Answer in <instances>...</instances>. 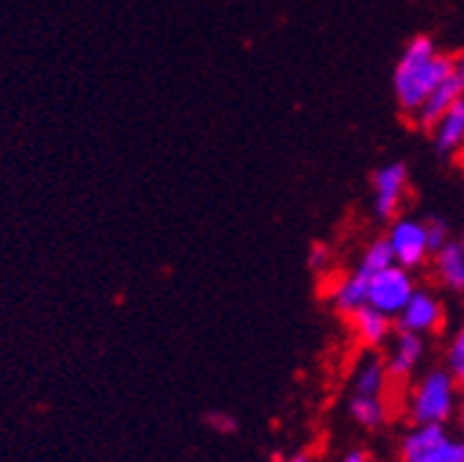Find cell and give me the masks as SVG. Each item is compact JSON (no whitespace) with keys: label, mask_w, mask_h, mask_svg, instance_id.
<instances>
[{"label":"cell","mask_w":464,"mask_h":462,"mask_svg":"<svg viewBox=\"0 0 464 462\" xmlns=\"http://www.w3.org/2000/svg\"><path fill=\"white\" fill-rule=\"evenodd\" d=\"M390 371L382 355L368 352L352 369V393L354 396H384L390 385Z\"/></svg>","instance_id":"obj_12"},{"label":"cell","mask_w":464,"mask_h":462,"mask_svg":"<svg viewBox=\"0 0 464 462\" xmlns=\"http://www.w3.org/2000/svg\"><path fill=\"white\" fill-rule=\"evenodd\" d=\"M456 427H459V435L464 437V393H461V404H459V413H456Z\"/></svg>","instance_id":"obj_22"},{"label":"cell","mask_w":464,"mask_h":462,"mask_svg":"<svg viewBox=\"0 0 464 462\" xmlns=\"http://www.w3.org/2000/svg\"><path fill=\"white\" fill-rule=\"evenodd\" d=\"M376 269L365 260H357V269L348 271L343 280H337V285L332 288V305L337 313L352 316L354 310L368 305V291H371V280H373Z\"/></svg>","instance_id":"obj_9"},{"label":"cell","mask_w":464,"mask_h":462,"mask_svg":"<svg viewBox=\"0 0 464 462\" xmlns=\"http://www.w3.org/2000/svg\"><path fill=\"white\" fill-rule=\"evenodd\" d=\"M464 97V89H461V81L456 78V73L450 75V78H445L429 97H426V103L418 108V113L412 117V123L420 128V131H434V125L442 120V113L448 111V108H453L459 100Z\"/></svg>","instance_id":"obj_11"},{"label":"cell","mask_w":464,"mask_h":462,"mask_svg":"<svg viewBox=\"0 0 464 462\" xmlns=\"http://www.w3.org/2000/svg\"><path fill=\"white\" fill-rule=\"evenodd\" d=\"M456 70V59L440 53L434 36L418 34L403 44L395 70H392V92L395 103L403 113L415 117L426 97Z\"/></svg>","instance_id":"obj_1"},{"label":"cell","mask_w":464,"mask_h":462,"mask_svg":"<svg viewBox=\"0 0 464 462\" xmlns=\"http://www.w3.org/2000/svg\"><path fill=\"white\" fill-rule=\"evenodd\" d=\"M348 416L352 421L365 429V432H376L390 421V404L384 396H354L348 398Z\"/></svg>","instance_id":"obj_14"},{"label":"cell","mask_w":464,"mask_h":462,"mask_svg":"<svg viewBox=\"0 0 464 462\" xmlns=\"http://www.w3.org/2000/svg\"><path fill=\"white\" fill-rule=\"evenodd\" d=\"M442 319H445V308H442L440 297L431 294L429 288H418L412 300L406 302V308L398 313L395 327L418 332V335H434L442 327Z\"/></svg>","instance_id":"obj_8"},{"label":"cell","mask_w":464,"mask_h":462,"mask_svg":"<svg viewBox=\"0 0 464 462\" xmlns=\"http://www.w3.org/2000/svg\"><path fill=\"white\" fill-rule=\"evenodd\" d=\"M415 291H418V282H415L412 271L392 263V266L373 274L371 291H368V305L398 319V313L406 308V302L412 300Z\"/></svg>","instance_id":"obj_4"},{"label":"cell","mask_w":464,"mask_h":462,"mask_svg":"<svg viewBox=\"0 0 464 462\" xmlns=\"http://www.w3.org/2000/svg\"><path fill=\"white\" fill-rule=\"evenodd\" d=\"M348 321H352L354 338L365 346L368 352L382 349V346H387L390 338H392V321L395 319L382 313V310H376V308H371V305L354 310L352 316H348Z\"/></svg>","instance_id":"obj_10"},{"label":"cell","mask_w":464,"mask_h":462,"mask_svg":"<svg viewBox=\"0 0 464 462\" xmlns=\"http://www.w3.org/2000/svg\"><path fill=\"white\" fill-rule=\"evenodd\" d=\"M431 144L440 158H453L464 147V97L442 113L431 131Z\"/></svg>","instance_id":"obj_13"},{"label":"cell","mask_w":464,"mask_h":462,"mask_svg":"<svg viewBox=\"0 0 464 462\" xmlns=\"http://www.w3.org/2000/svg\"><path fill=\"white\" fill-rule=\"evenodd\" d=\"M459 244H461V250H464V227H461V236H459Z\"/></svg>","instance_id":"obj_24"},{"label":"cell","mask_w":464,"mask_h":462,"mask_svg":"<svg viewBox=\"0 0 464 462\" xmlns=\"http://www.w3.org/2000/svg\"><path fill=\"white\" fill-rule=\"evenodd\" d=\"M329 266H332V250H329L324 241H315V244L307 250V269L315 271V274H321V271H326Z\"/></svg>","instance_id":"obj_19"},{"label":"cell","mask_w":464,"mask_h":462,"mask_svg":"<svg viewBox=\"0 0 464 462\" xmlns=\"http://www.w3.org/2000/svg\"><path fill=\"white\" fill-rule=\"evenodd\" d=\"M461 390L464 388L445 366L423 371L406 393V418H410V424L448 427L450 421H456Z\"/></svg>","instance_id":"obj_2"},{"label":"cell","mask_w":464,"mask_h":462,"mask_svg":"<svg viewBox=\"0 0 464 462\" xmlns=\"http://www.w3.org/2000/svg\"><path fill=\"white\" fill-rule=\"evenodd\" d=\"M387 244L392 250V258L403 269H420L431 252H429V239H426V224L423 219H410V216H395L387 230Z\"/></svg>","instance_id":"obj_6"},{"label":"cell","mask_w":464,"mask_h":462,"mask_svg":"<svg viewBox=\"0 0 464 462\" xmlns=\"http://www.w3.org/2000/svg\"><path fill=\"white\" fill-rule=\"evenodd\" d=\"M410 186V166L403 161H387L373 169L371 192H373V216L379 221H392L403 205V194Z\"/></svg>","instance_id":"obj_5"},{"label":"cell","mask_w":464,"mask_h":462,"mask_svg":"<svg viewBox=\"0 0 464 462\" xmlns=\"http://www.w3.org/2000/svg\"><path fill=\"white\" fill-rule=\"evenodd\" d=\"M205 424H208L210 432H216L221 437H229V435H236L241 429V421L232 416V413H227V410H210V413H205Z\"/></svg>","instance_id":"obj_18"},{"label":"cell","mask_w":464,"mask_h":462,"mask_svg":"<svg viewBox=\"0 0 464 462\" xmlns=\"http://www.w3.org/2000/svg\"><path fill=\"white\" fill-rule=\"evenodd\" d=\"M423 224H426L429 252H431V258H434L448 241H453V239H450V224H448L442 216H429V219H423Z\"/></svg>","instance_id":"obj_17"},{"label":"cell","mask_w":464,"mask_h":462,"mask_svg":"<svg viewBox=\"0 0 464 462\" xmlns=\"http://www.w3.org/2000/svg\"><path fill=\"white\" fill-rule=\"evenodd\" d=\"M285 462H313V457L307 451H296V454H290Z\"/></svg>","instance_id":"obj_23"},{"label":"cell","mask_w":464,"mask_h":462,"mask_svg":"<svg viewBox=\"0 0 464 462\" xmlns=\"http://www.w3.org/2000/svg\"><path fill=\"white\" fill-rule=\"evenodd\" d=\"M423 358H426V335L395 327V332H392V338L387 343V355H384L390 379L392 382L412 379L415 371L420 369Z\"/></svg>","instance_id":"obj_7"},{"label":"cell","mask_w":464,"mask_h":462,"mask_svg":"<svg viewBox=\"0 0 464 462\" xmlns=\"http://www.w3.org/2000/svg\"><path fill=\"white\" fill-rule=\"evenodd\" d=\"M434 271L448 291L464 294V250L459 241H448L434 255Z\"/></svg>","instance_id":"obj_15"},{"label":"cell","mask_w":464,"mask_h":462,"mask_svg":"<svg viewBox=\"0 0 464 462\" xmlns=\"http://www.w3.org/2000/svg\"><path fill=\"white\" fill-rule=\"evenodd\" d=\"M340 462H371V457L365 448H352V451H345V457Z\"/></svg>","instance_id":"obj_20"},{"label":"cell","mask_w":464,"mask_h":462,"mask_svg":"<svg viewBox=\"0 0 464 462\" xmlns=\"http://www.w3.org/2000/svg\"><path fill=\"white\" fill-rule=\"evenodd\" d=\"M453 377L456 382L464 388V319L461 324L456 327V332L450 335L448 346H445V363H442Z\"/></svg>","instance_id":"obj_16"},{"label":"cell","mask_w":464,"mask_h":462,"mask_svg":"<svg viewBox=\"0 0 464 462\" xmlns=\"http://www.w3.org/2000/svg\"><path fill=\"white\" fill-rule=\"evenodd\" d=\"M453 73H456V78L461 81V89H464V50L456 55V70Z\"/></svg>","instance_id":"obj_21"},{"label":"cell","mask_w":464,"mask_h":462,"mask_svg":"<svg viewBox=\"0 0 464 462\" xmlns=\"http://www.w3.org/2000/svg\"><path fill=\"white\" fill-rule=\"evenodd\" d=\"M401 462H464V437L442 424H412L398 443Z\"/></svg>","instance_id":"obj_3"}]
</instances>
